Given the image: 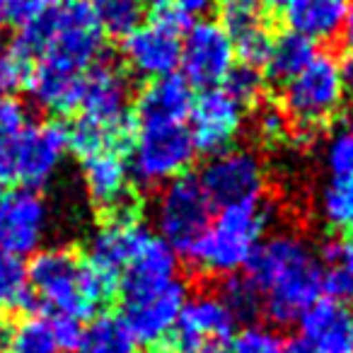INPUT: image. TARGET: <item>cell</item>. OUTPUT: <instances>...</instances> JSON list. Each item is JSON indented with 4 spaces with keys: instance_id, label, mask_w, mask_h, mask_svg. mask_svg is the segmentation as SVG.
<instances>
[{
    "instance_id": "32",
    "label": "cell",
    "mask_w": 353,
    "mask_h": 353,
    "mask_svg": "<svg viewBox=\"0 0 353 353\" xmlns=\"http://www.w3.org/2000/svg\"><path fill=\"white\" fill-rule=\"evenodd\" d=\"M324 162L332 176H353V123H343L327 138Z\"/></svg>"
},
{
    "instance_id": "34",
    "label": "cell",
    "mask_w": 353,
    "mask_h": 353,
    "mask_svg": "<svg viewBox=\"0 0 353 353\" xmlns=\"http://www.w3.org/2000/svg\"><path fill=\"white\" fill-rule=\"evenodd\" d=\"M290 119L276 102H259L254 114V131L264 143H283L290 136Z\"/></svg>"
},
{
    "instance_id": "25",
    "label": "cell",
    "mask_w": 353,
    "mask_h": 353,
    "mask_svg": "<svg viewBox=\"0 0 353 353\" xmlns=\"http://www.w3.org/2000/svg\"><path fill=\"white\" fill-rule=\"evenodd\" d=\"M78 353H138V343L119 314L99 312L83 329Z\"/></svg>"
},
{
    "instance_id": "38",
    "label": "cell",
    "mask_w": 353,
    "mask_h": 353,
    "mask_svg": "<svg viewBox=\"0 0 353 353\" xmlns=\"http://www.w3.org/2000/svg\"><path fill=\"white\" fill-rule=\"evenodd\" d=\"M51 329H54L56 343H59L61 353H78L80 341H83V329L85 324L75 317H65V314H51Z\"/></svg>"
},
{
    "instance_id": "13",
    "label": "cell",
    "mask_w": 353,
    "mask_h": 353,
    "mask_svg": "<svg viewBox=\"0 0 353 353\" xmlns=\"http://www.w3.org/2000/svg\"><path fill=\"white\" fill-rule=\"evenodd\" d=\"M49 208L39 192L12 189L0 194V252L10 256H34L41 250Z\"/></svg>"
},
{
    "instance_id": "10",
    "label": "cell",
    "mask_w": 353,
    "mask_h": 353,
    "mask_svg": "<svg viewBox=\"0 0 353 353\" xmlns=\"http://www.w3.org/2000/svg\"><path fill=\"white\" fill-rule=\"evenodd\" d=\"M237 322L216 293H189L179 319L155 353H203L211 343H230Z\"/></svg>"
},
{
    "instance_id": "4",
    "label": "cell",
    "mask_w": 353,
    "mask_h": 353,
    "mask_svg": "<svg viewBox=\"0 0 353 353\" xmlns=\"http://www.w3.org/2000/svg\"><path fill=\"white\" fill-rule=\"evenodd\" d=\"M346 83L341 75V61L332 54L317 51L312 61L295 75L281 92V107L288 114L290 126L300 138L312 136L339 117L346 102Z\"/></svg>"
},
{
    "instance_id": "17",
    "label": "cell",
    "mask_w": 353,
    "mask_h": 353,
    "mask_svg": "<svg viewBox=\"0 0 353 353\" xmlns=\"http://www.w3.org/2000/svg\"><path fill=\"white\" fill-rule=\"evenodd\" d=\"M216 10L221 17L218 25L232 39L240 63L261 70L274 37L269 32L266 12L261 10L259 0H218Z\"/></svg>"
},
{
    "instance_id": "27",
    "label": "cell",
    "mask_w": 353,
    "mask_h": 353,
    "mask_svg": "<svg viewBox=\"0 0 353 353\" xmlns=\"http://www.w3.org/2000/svg\"><path fill=\"white\" fill-rule=\"evenodd\" d=\"M317 211L322 223L336 235H353V176H332L319 192Z\"/></svg>"
},
{
    "instance_id": "18",
    "label": "cell",
    "mask_w": 353,
    "mask_h": 353,
    "mask_svg": "<svg viewBox=\"0 0 353 353\" xmlns=\"http://www.w3.org/2000/svg\"><path fill=\"white\" fill-rule=\"evenodd\" d=\"M83 182L88 196L107 218L133 213V184L126 155L114 150L83 157Z\"/></svg>"
},
{
    "instance_id": "11",
    "label": "cell",
    "mask_w": 353,
    "mask_h": 353,
    "mask_svg": "<svg viewBox=\"0 0 353 353\" xmlns=\"http://www.w3.org/2000/svg\"><path fill=\"white\" fill-rule=\"evenodd\" d=\"M235 46L218 22L196 20L182 37L179 68L192 88H221L223 80L235 68Z\"/></svg>"
},
{
    "instance_id": "44",
    "label": "cell",
    "mask_w": 353,
    "mask_h": 353,
    "mask_svg": "<svg viewBox=\"0 0 353 353\" xmlns=\"http://www.w3.org/2000/svg\"><path fill=\"white\" fill-rule=\"evenodd\" d=\"M6 339V319H3V312H0V343Z\"/></svg>"
},
{
    "instance_id": "31",
    "label": "cell",
    "mask_w": 353,
    "mask_h": 353,
    "mask_svg": "<svg viewBox=\"0 0 353 353\" xmlns=\"http://www.w3.org/2000/svg\"><path fill=\"white\" fill-rule=\"evenodd\" d=\"M264 75L259 68H252V65H235L230 70L225 80H223L221 88L230 94L232 99L242 104L245 109H250L252 104L261 102V92H264Z\"/></svg>"
},
{
    "instance_id": "20",
    "label": "cell",
    "mask_w": 353,
    "mask_h": 353,
    "mask_svg": "<svg viewBox=\"0 0 353 353\" xmlns=\"http://www.w3.org/2000/svg\"><path fill=\"white\" fill-rule=\"evenodd\" d=\"M179 279V254L152 232L119 279L121 300L155 293Z\"/></svg>"
},
{
    "instance_id": "47",
    "label": "cell",
    "mask_w": 353,
    "mask_h": 353,
    "mask_svg": "<svg viewBox=\"0 0 353 353\" xmlns=\"http://www.w3.org/2000/svg\"><path fill=\"white\" fill-rule=\"evenodd\" d=\"M351 92H353V88H351Z\"/></svg>"
},
{
    "instance_id": "26",
    "label": "cell",
    "mask_w": 353,
    "mask_h": 353,
    "mask_svg": "<svg viewBox=\"0 0 353 353\" xmlns=\"http://www.w3.org/2000/svg\"><path fill=\"white\" fill-rule=\"evenodd\" d=\"M94 22L102 37L126 39L145 22V0H90Z\"/></svg>"
},
{
    "instance_id": "36",
    "label": "cell",
    "mask_w": 353,
    "mask_h": 353,
    "mask_svg": "<svg viewBox=\"0 0 353 353\" xmlns=\"http://www.w3.org/2000/svg\"><path fill=\"white\" fill-rule=\"evenodd\" d=\"M30 123V112L20 99L0 97V152L6 150Z\"/></svg>"
},
{
    "instance_id": "12",
    "label": "cell",
    "mask_w": 353,
    "mask_h": 353,
    "mask_svg": "<svg viewBox=\"0 0 353 353\" xmlns=\"http://www.w3.org/2000/svg\"><path fill=\"white\" fill-rule=\"evenodd\" d=\"M245 112L247 109L223 88L203 90L194 97L187 121L196 152H206L211 157L235 145L245 126Z\"/></svg>"
},
{
    "instance_id": "19",
    "label": "cell",
    "mask_w": 353,
    "mask_h": 353,
    "mask_svg": "<svg viewBox=\"0 0 353 353\" xmlns=\"http://www.w3.org/2000/svg\"><path fill=\"white\" fill-rule=\"evenodd\" d=\"M194 88L179 73L150 80L133 99L136 126H170L187 123L194 104Z\"/></svg>"
},
{
    "instance_id": "33",
    "label": "cell",
    "mask_w": 353,
    "mask_h": 353,
    "mask_svg": "<svg viewBox=\"0 0 353 353\" xmlns=\"http://www.w3.org/2000/svg\"><path fill=\"white\" fill-rule=\"evenodd\" d=\"M61 6V0H6V22L17 27V32L30 30L49 20Z\"/></svg>"
},
{
    "instance_id": "46",
    "label": "cell",
    "mask_w": 353,
    "mask_h": 353,
    "mask_svg": "<svg viewBox=\"0 0 353 353\" xmlns=\"http://www.w3.org/2000/svg\"><path fill=\"white\" fill-rule=\"evenodd\" d=\"M0 189H3V184H0Z\"/></svg>"
},
{
    "instance_id": "21",
    "label": "cell",
    "mask_w": 353,
    "mask_h": 353,
    "mask_svg": "<svg viewBox=\"0 0 353 353\" xmlns=\"http://www.w3.org/2000/svg\"><path fill=\"white\" fill-rule=\"evenodd\" d=\"M300 339L314 353H353V307L319 298L298 319Z\"/></svg>"
},
{
    "instance_id": "1",
    "label": "cell",
    "mask_w": 353,
    "mask_h": 353,
    "mask_svg": "<svg viewBox=\"0 0 353 353\" xmlns=\"http://www.w3.org/2000/svg\"><path fill=\"white\" fill-rule=\"evenodd\" d=\"M324 266L317 250L298 232H274L254 250L245 276L261 298V314L274 327L298 324L300 314L322 298Z\"/></svg>"
},
{
    "instance_id": "37",
    "label": "cell",
    "mask_w": 353,
    "mask_h": 353,
    "mask_svg": "<svg viewBox=\"0 0 353 353\" xmlns=\"http://www.w3.org/2000/svg\"><path fill=\"white\" fill-rule=\"evenodd\" d=\"M319 261L327 266H339L353 281V235L351 237H329L317 250Z\"/></svg>"
},
{
    "instance_id": "2",
    "label": "cell",
    "mask_w": 353,
    "mask_h": 353,
    "mask_svg": "<svg viewBox=\"0 0 353 353\" xmlns=\"http://www.w3.org/2000/svg\"><path fill=\"white\" fill-rule=\"evenodd\" d=\"M27 283L37 310L65 314L80 322L92 319L119 295V281L92 269L68 247L39 250L27 266Z\"/></svg>"
},
{
    "instance_id": "28",
    "label": "cell",
    "mask_w": 353,
    "mask_h": 353,
    "mask_svg": "<svg viewBox=\"0 0 353 353\" xmlns=\"http://www.w3.org/2000/svg\"><path fill=\"white\" fill-rule=\"evenodd\" d=\"M3 348L6 353H61L51 329V319L39 312L17 319L6 332Z\"/></svg>"
},
{
    "instance_id": "8",
    "label": "cell",
    "mask_w": 353,
    "mask_h": 353,
    "mask_svg": "<svg viewBox=\"0 0 353 353\" xmlns=\"http://www.w3.org/2000/svg\"><path fill=\"white\" fill-rule=\"evenodd\" d=\"M216 208L196 174H182L160 189L152 206V232L184 256L208 230Z\"/></svg>"
},
{
    "instance_id": "40",
    "label": "cell",
    "mask_w": 353,
    "mask_h": 353,
    "mask_svg": "<svg viewBox=\"0 0 353 353\" xmlns=\"http://www.w3.org/2000/svg\"><path fill=\"white\" fill-rule=\"evenodd\" d=\"M172 3H174L189 20L196 22V20H203L211 10H216L218 0H172Z\"/></svg>"
},
{
    "instance_id": "45",
    "label": "cell",
    "mask_w": 353,
    "mask_h": 353,
    "mask_svg": "<svg viewBox=\"0 0 353 353\" xmlns=\"http://www.w3.org/2000/svg\"><path fill=\"white\" fill-rule=\"evenodd\" d=\"M145 3H152V6H160V3H167V0H145Z\"/></svg>"
},
{
    "instance_id": "41",
    "label": "cell",
    "mask_w": 353,
    "mask_h": 353,
    "mask_svg": "<svg viewBox=\"0 0 353 353\" xmlns=\"http://www.w3.org/2000/svg\"><path fill=\"white\" fill-rule=\"evenodd\" d=\"M339 39H341L343 49L348 51V56H353V0H351V8H348V12H346V20H343Z\"/></svg>"
},
{
    "instance_id": "43",
    "label": "cell",
    "mask_w": 353,
    "mask_h": 353,
    "mask_svg": "<svg viewBox=\"0 0 353 353\" xmlns=\"http://www.w3.org/2000/svg\"><path fill=\"white\" fill-rule=\"evenodd\" d=\"M6 25V0H0V27Z\"/></svg>"
},
{
    "instance_id": "16",
    "label": "cell",
    "mask_w": 353,
    "mask_h": 353,
    "mask_svg": "<svg viewBox=\"0 0 353 353\" xmlns=\"http://www.w3.org/2000/svg\"><path fill=\"white\" fill-rule=\"evenodd\" d=\"M182 56V37L172 34L152 22H143L121 41V61L131 75L145 83L176 73Z\"/></svg>"
},
{
    "instance_id": "5",
    "label": "cell",
    "mask_w": 353,
    "mask_h": 353,
    "mask_svg": "<svg viewBox=\"0 0 353 353\" xmlns=\"http://www.w3.org/2000/svg\"><path fill=\"white\" fill-rule=\"evenodd\" d=\"M196 145L187 123L170 126H136L131 148L126 152L133 189L155 192L176 176L187 174L194 165Z\"/></svg>"
},
{
    "instance_id": "42",
    "label": "cell",
    "mask_w": 353,
    "mask_h": 353,
    "mask_svg": "<svg viewBox=\"0 0 353 353\" xmlns=\"http://www.w3.org/2000/svg\"><path fill=\"white\" fill-rule=\"evenodd\" d=\"M293 0H259V6L264 12H276V15H283L285 8L290 6Z\"/></svg>"
},
{
    "instance_id": "3",
    "label": "cell",
    "mask_w": 353,
    "mask_h": 353,
    "mask_svg": "<svg viewBox=\"0 0 353 353\" xmlns=\"http://www.w3.org/2000/svg\"><path fill=\"white\" fill-rule=\"evenodd\" d=\"M276 221V203L269 196L218 208L201 240L184 254L187 264L203 276H225L245 271L247 261L261 245Z\"/></svg>"
},
{
    "instance_id": "22",
    "label": "cell",
    "mask_w": 353,
    "mask_h": 353,
    "mask_svg": "<svg viewBox=\"0 0 353 353\" xmlns=\"http://www.w3.org/2000/svg\"><path fill=\"white\" fill-rule=\"evenodd\" d=\"M351 0H293L283 12L285 30L310 41H332L341 34Z\"/></svg>"
},
{
    "instance_id": "23",
    "label": "cell",
    "mask_w": 353,
    "mask_h": 353,
    "mask_svg": "<svg viewBox=\"0 0 353 353\" xmlns=\"http://www.w3.org/2000/svg\"><path fill=\"white\" fill-rule=\"evenodd\" d=\"M85 75L65 73L46 63H32L25 85L41 109L51 114H73L83 99Z\"/></svg>"
},
{
    "instance_id": "15",
    "label": "cell",
    "mask_w": 353,
    "mask_h": 353,
    "mask_svg": "<svg viewBox=\"0 0 353 353\" xmlns=\"http://www.w3.org/2000/svg\"><path fill=\"white\" fill-rule=\"evenodd\" d=\"M152 235V228L141 223L136 213H121L104 221V225L94 232L88 247V261L92 269L102 271L109 279H121L123 269L141 252L145 240Z\"/></svg>"
},
{
    "instance_id": "29",
    "label": "cell",
    "mask_w": 353,
    "mask_h": 353,
    "mask_svg": "<svg viewBox=\"0 0 353 353\" xmlns=\"http://www.w3.org/2000/svg\"><path fill=\"white\" fill-rule=\"evenodd\" d=\"M216 295L230 310V314L235 317L237 324L245 322L247 327V324H256V319L261 317V298L254 285L247 281L245 274H232L221 279Z\"/></svg>"
},
{
    "instance_id": "39",
    "label": "cell",
    "mask_w": 353,
    "mask_h": 353,
    "mask_svg": "<svg viewBox=\"0 0 353 353\" xmlns=\"http://www.w3.org/2000/svg\"><path fill=\"white\" fill-rule=\"evenodd\" d=\"M148 22H152V25L162 27V30L172 32V34H176V37H184L189 27L194 25V22L189 20V17L184 15V12L179 10L172 0H167V3H160V6L152 8L150 20Z\"/></svg>"
},
{
    "instance_id": "14",
    "label": "cell",
    "mask_w": 353,
    "mask_h": 353,
    "mask_svg": "<svg viewBox=\"0 0 353 353\" xmlns=\"http://www.w3.org/2000/svg\"><path fill=\"white\" fill-rule=\"evenodd\" d=\"M187 298L189 285L182 279H176L155 293L121 300L119 317L123 319L138 346L157 348L176 324Z\"/></svg>"
},
{
    "instance_id": "7",
    "label": "cell",
    "mask_w": 353,
    "mask_h": 353,
    "mask_svg": "<svg viewBox=\"0 0 353 353\" xmlns=\"http://www.w3.org/2000/svg\"><path fill=\"white\" fill-rule=\"evenodd\" d=\"M68 150V126L61 121L30 123L0 152V184L37 192L54 179Z\"/></svg>"
},
{
    "instance_id": "9",
    "label": "cell",
    "mask_w": 353,
    "mask_h": 353,
    "mask_svg": "<svg viewBox=\"0 0 353 353\" xmlns=\"http://www.w3.org/2000/svg\"><path fill=\"white\" fill-rule=\"evenodd\" d=\"M196 176L213 208L250 201L266 194V165L254 148L232 145L211 155Z\"/></svg>"
},
{
    "instance_id": "35",
    "label": "cell",
    "mask_w": 353,
    "mask_h": 353,
    "mask_svg": "<svg viewBox=\"0 0 353 353\" xmlns=\"http://www.w3.org/2000/svg\"><path fill=\"white\" fill-rule=\"evenodd\" d=\"M30 63L12 46H0V97H12L25 88Z\"/></svg>"
},
{
    "instance_id": "24",
    "label": "cell",
    "mask_w": 353,
    "mask_h": 353,
    "mask_svg": "<svg viewBox=\"0 0 353 353\" xmlns=\"http://www.w3.org/2000/svg\"><path fill=\"white\" fill-rule=\"evenodd\" d=\"M317 56V44L305 37L295 34V32H281L279 37H274L271 41V51L266 56L264 68V80L271 85L285 88L295 75H300L305 70V65Z\"/></svg>"
},
{
    "instance_id": "30",
    "label": "cell",
    "mask_w": 353,
    "mask_h": 353,
    "mask_svg": "<svg viewBox=\"0 0 353 353\" xmlns=\"http://www.w3.org/2000/svg\"><path fill=\"white\" fill-rule=\"evenodd\" d=\"M0 305L25 310L27 314L39 312L27 283V266L22 264V259L3 252H0Z\"/></svg>"
},
{
    "instance_id": "6",
    "label": "cell",
    "mask_w": 353,
    "mask_h": 353,
    "mask_svg": "<svg viewBox=\"0 0 353 353\" xmlns=\"http://www.w3.org/2000/svg\"><path fill=\"white\" fill-rule=\"evenodd\" d=\"M80 117L102 131L112 148L126 155L131 148L136 123H133V90L126 70L102 59L88 70L80 99Z\"/></svg>"
}]
</instances>
